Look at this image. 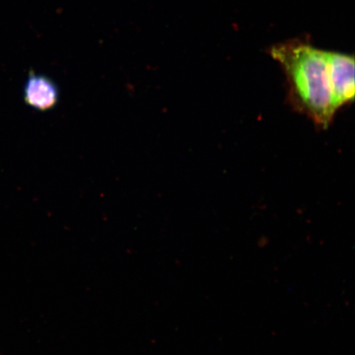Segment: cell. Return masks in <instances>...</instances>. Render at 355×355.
Listing matches in <instances>:
<instances>
[{
	"instance_id": "obj_1",
	"label": "cell",
	"mask_w": 355,
	"mask_h": 355,
	"mask_svg": "<svg viewBox=\"0 0 355 355\" xmlns=\"http://www.w3.org/2000/svg\"><path fill=\"white\" fill-rule=\"evenodd\" d=\"M270 55L286 74L291 107L322 130L329 128L337 111L325 51L294 40L270 48Z\"/></svg>"
},
{
	"instance_id": "obj_2",
	"label": "cell",
	"mask_w": 355,
	"mask_h": 355,
	"mask_svg": "<svg viewBox=\"0 0 355 355\" xmlns=\"http://www.w3.org/2000/svg\"><path fill=\"white\" fill-rule=\"evenodd\" d=\"M333 104L336 111L354 100V55L325 51Z\"/></svg>"
},
{
	"instance_id": "obj_3",
	"label": "cell",
	"mask_w": 355,
	"mask_h": 355,
	"mask_svg": "<svg viewBox=\"0 0 355 355\" xmlns=\"http://www.w3.org/2000/svg\"><path fill=\"white\" fill-rule=\"evenodd\" d=\"M24 96L26 105L43 112L57 105L60 100V91L51 78L31 72L26 79Z\"/></svg>"
}]
</instances>
